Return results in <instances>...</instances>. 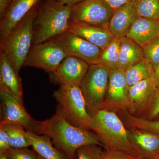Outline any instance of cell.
<instances>
[{
  "mask_svg": "<svg viewBox=\"0 0 159 159\" xmlns=\"http://www.w3.org/2000/svg\"><path fill=\"white\" fill-rule=\"evenodd\" d=\"M136 159H143V158H138Z\"/></svg>",
  "mask_w": 159,
  "mask_h": 159,
  "instance_id": "60d3db41",
  "label": "cell"
},
{
  "mask_svg": "<svg viewBox=\"0 0 159 159\" xmlns=\"http://www.w3.org/2000/svg\"><path fill=\"white\" fill-rule=\"evenodd\" d=\"M90 65L84 61L73 56H68L62 61L57 70L50 74L51 82L59 85H80Z\"/></svg>",
  "mask_w": 159,
  "mask_h": 159,
  "instance_id": "8fae6325",
  "label": "cell"
},
{
  "mask_svg": "<svg viewBox=\"0 0 159 159\" xmlns=\"http://www.w3.org/2000/svg\"><path fill=\"white\" fill-rule=\"evenodd\" d=\"M134 1L114 11L108 25L109 29L114 37L121 39L126 36L132 26L139 17Z\"/></svg>",
  "mask_w": 159,
  "mask_h": 159,
  "instance_id": "e0dca14e",
  "label": "cell"
},
{
  "mask_svg": "<svg viewBox=\"0 0 159 159\" xmlns=\"http://www.w3.org/2000/svg\"><path fill=\"white\" fill-rule=\"evenodd\" d=\"M53 97L57 102L56 112L73 125L89 130L92 116L80 85L60 84Z\"/></svg>",
  "mask_w": 159,
  "mask_h": 159,
  "instance_id": "5b68a950",
  "label": "cell"
},
{
  "mask_svg": "<svg viewBox=\"0 0 159 159\" xmlns=\"http://www.w3.org/2000/svg\"><path fill=\"white\" fill-rule=\"evenodd\" d=\"M68 56L56 43L49 40L31 46L23 66L42 69L50 74Z\"/></svg>",
  "mask_w": 159,
  "mask_h": 159,
  "instance_id": "ba28073f",
  "label": "cell"
},
{
  "mask_svg": "<svg viewBox=\"0 0 159 159\" xmlns=\"http://www.w3.org/2000/svg\"><path fill=\"white\" fill-rule=\"evenodd\" d=\"M153 79L157 88H159V65L154 70Z\"/></svg>",
  "mask_w": 159,
  "mask_h": 159,
  "instance_id": "d590c367",
  "label": "cell"
},
{
  "mask_svg": "<svg viewBox=\"0 0 159 159\" xmlns=\"http://www.w3.org/2000/svg\"><path fill=\"white\" fill-rule=\"evenodd\" d=\"M68 31L104 50L115 38L108 27L70 21Z\"/></svg>",
  "mask_w": 159,
  "mask_h": 159,
  "instance_id": "4fadbf2b",
  "label": "cell"
},
{
  "mask_svg": "<svg viewBox=\"0 0 159 159\" xmlns=\"http://www.w3.org/2000/svg\"><path fill=\"white\" fill-rule=\"evenodd\" d=\"M37 159H44L43 158V157H42L40 156L38 154V157Z\"/></svg>",
  "mask_w": 159,
  "mask_h": 159,
  "instance_id": "f35d334b",
  "label": "cell"
},
{
  "mask_svg": "<svg viewBox=\"0 0 159 159\" xmlns=\"http://www.w3.org/2000/svg\"><path fill=\"white\" fill-rule=\"evenodd\" d=\"M105 148L92 144L83 146L77 150V159H102Z\"/></svg>",
  "mask_w": 159,
  "mask_h": 159,
  "instance_id": "83f0119b",
  "label": "cell"
},
{
  "mask_svg": "<svg viewBox=\"0 0 159 159\" xmlns=\"http://www.w3.org/2000/svg\"><path fill=\"white\" fill-rule=\"evenodd\" d=\"M42 0H12L2 19L0 20V42L6 39L15 26Z\"/></svg>",
  "mask_w": 159,
  "mask_h": 159,
  "instance_id": "5bb4252c",
  "label": "cell"
},
{
  "mask_svg": "<svg viewBox=\"0 0 159 159\" xmlns=\"http://www.w3.org/2000/svg\"><path fill=\"white\" fill-rule=\"evenodd\" d=\"M1 121L18 124L26 131L38 133L39 122L34 120L23 105V101L3 87L0 86Z\"/></svg>",
  "mask_w": 159,
  "mask_h": 159,
  "instance_id": "52a82bcc",
  "label": "cell"
},
{
  "mask_svg": "<svg viewBox=\"0 0 159 159\" xmlns=\"http://www.w3.org/2000/svg\"><path fill=\"white\" fill-rule=\"evenodd\" d=\"M12 0H0V20L2 19L11 5Z\"/></svg>",
  "mask_w": 159,
  "mask_h": 159,
  "instance_id": "836d02e7",
  "label": "cell"
},
{
  "mask_svg": "<svg viewBox=\"0 0 159 159\" xmlns=\"http://www.w3.org/2000/svg\"><path fill=\"white\" fill-rule=\"evenodd\" d=\"M114 12L102 0H82L71 6L70 21L108 27Z\"/></svg>",
  "mask_w": 159,
  "mask_h": 159,
  "instance_id": "9c48e42d",
  "label": "cell"
},
{
  "mask_svg": "<svg viewBox=\"0 0 159 159\" xmlns=\"http://www.w3.org/2000/svg\"><path fill=\"white\" fill-rule=\"evenodd\" d=\"M10 159H37L38 154L27 148H9L5 154Z\"/></svg>",
  "mask_w": 159,
  "mask_h": 159,
  "instance_id": "f1b7e54d",
  "label": "cell"
},
{
  "mask_svg": "<svg viewBox=\"0 0 159 159\" xmlns=\"http://www.w3.org/2000/svg\"><path fill=\"white\" fill-rule=\"evenodd\" d=\"M141 47L159 36V20L139 17L126 35Z\"/></svg>",
  "mask_w": 159,
  "mask_h": 159,
  "instance_id": "ac0fdd59",
  "label": "cell"
},
{
  "mask_svg": "<svg viewBox=\"0 0 159 159\" xmlns=\"http://www.w3.org/2000/svg\"><path fill=\"white\" fill-rule=\"evenodd\" d=\"M39 124L38 134L50 137L54 146L70 159H74L78 149L85 145L95 144L105 148L97 134L73 125L57 112Z\"/></svg>",
  "mask_w": 159,
  "mask_h": 159,
  "instance_id": "6da1fadb",
  "label": "cell"
},
{
  "mask_svg": "<svg viewBox=\"0 0 159 159\" xmlns=\"http://www.w3.org/2000/svg\"><path fill=\"white\" fill-rule=\"evenodd\" d=\"M120 42V39L114 38L108 46L102 50L97 64L104 66L110 71L118 70Z\"/></svg>",
  "mask_w": 159,
  "mask_h": 159,
  "instance_id": "cb8c5ba5",
  "label": "cell"
},
{
  "mask_svg": "<svg viewBox=\"0 0 159 159\" xmlns=\"http://www.w3.org/2000/svg\"><path fill=\"white\" fill-rule=\"evenodd\" d=\"M128 89L124 73L118 70L110 71L107 93L102 108L127 109Z\"/></svg>",
  "mask_w": 159,
  "mask_h": 159,
  "instance_id": "7c38bea8",
  "label": "cell"
},
{
  "mask_svg": "<svg viewBox=\"0 0 159 159\" xmlns=\"http://www.w3.org/2000/svg\"><path fill=\"white\" fill-rule=\"evenodd\" d=\"M0 128L8 134L11 148H28L31 146L27 131L20 125L11 122L1 121Z\"/></svg>",
  "mask_w": 159,
  "mask_h": 159,
  "instance_id": "7402d4cb",
  "label": "cell"
},
{
  "mask_svg": "<svg viewBox=\"0 0 159 159\" xmlns=\"http://www.w3.org/2000/svg\"><path fill=\"white\" fill-rule=\"evenodd\" d=\"M124 73L129 88L142 80L153 77L154 71L149 62L144 58Z\"/></svg>",
  "mask_w": 159,
  "mask_h": 159,
  "instance_id": "603a6c76",
  "label": "cell"
},
{
  "mask_svg": "<svg viewBox=\"0 0 159 159\" xmlns=\"http://www.w3.org/2000/svg\"><path fill=\"white\" fill-rule=\"evenodd\" d=\"M71 7L42 0L33 21L32 45L68 31Z\"/></svg>",
  "mask_w": 159,
  "mask_h": 159,
  "instance_id": "3957f363",
  "label": "cell"
},
{
  "mask_svg": "<svg viewBox=\"0 0 159 159\" xmlns=\"http://www.w3.org/2000/svg\"><path fill=\"white\" fill-rule=\"evenodd\" d=\"M153 120H159V116H158L157 117L156 119H153Z\"/></svg>",
  "mask_w": 159,
  "mask_h": 159,
  "instance_id": "ab89813d",
  "label": "cell"
},
{
  "mask_svg": "<svg viewBox=\"0 0 159 159\" xmlns=\"http://www.w3.org/2000/svg\"><path fill=\"white\" fill-rule=\"evenodd\" d=\"M109 74V70L102 65H90L80 85L91 116L102 108L107 93Z\"/></svg>",
  "mask_w": 159,
  "mask_h": 159,
  "instance_id": "8992f818",
  "label": "cell"
},
{
  "mask_svg": "<svg viewBox=\"0 0 159 159\" xmlns=\"http://www.w3.org/2000/svg\"><path fill=\"white\" fill-rule=\"evenodd\" d=\"M142 48L144 57L154 70L159 65V36L143 46Z\"/></svg>",
  "mask_w": 159,
  "mask_h": 159,
  "instance_id": "4316f807",
  "label": "cell"
},
{
  "mask_svg": "<svg viewBox=\"0 0 159 159\" xmlns=\"http://www.w3.org/2000/svg\"><path fill=\"white\" fill-rule=\"evenodd\" d=\"M114 11L134 0H102Z\"/></svg>",
  "mask_w": 159,
  "mask_h": 159,
  "instance_id": "d6a6232c",
  "label": "cell"
},
{
  "mask_svg": "<svg viewBox=\"0 0 159 159\" xmlns=\"http://www.w3.org/2000/svg\"><path fill=\"white\" fill-rule=\"evenodd\" d=\"M138 158L122 152L105 148L102 159H136Z\"/></svg>",
  "mask_w": 159,
  "mask_h": 159,
  "instance_id": "4dcf8cb0",
  "label": "cell"
},
{
  "mask_svg": "<svg viewBox=\"0 0 159 159\" xmlns=\"http://www.w3.org/2000/svg\"><path fill=\"white\" fill-rule=\"evenodd\" d=\"M50 40L56 43L68 56L80 58L90 65L98 63L102 51L97 46L68 31Z\"/></svg>",
  "mask_w": 159,
  "mask_h": 159,
  "instance_id": "30bf717a",
  "label": "cell"
},
{
  "mask_svg": "<svg viewBox=\"0 0 159 159\" xmlns=\"http://www.w3.org/2000/svg\"><path fill=\"white\" fill-rule=\"evenodd\" d=\"M124 113L126 122L132 128L147 131L159 135V120H148L142 117H136L128 111Z\"/></svg>",
  "mask_w": 159,
  "mask_h": 159,
  "instance_id": "484cf974",
  "label": "cell"
},
{
  "mask_svg": "<svg viewBox=\"0 0 159 159\" xmlns=\"http://www.w3.org/2000/svg\"><path fill=\"white\" fill-rule=\"evenodd\" d=\"M129 138L139 157L152 159L159 151V135L138 129L128 130Z\"/></svg>",
  "mask_w": 159,
  "mask_h": 159,
  "instance_id": "2e32d148",
  "label": "cell"
},
{
  "mask_svg": "<svg viewBox=\"0 0 159 159\" xmlns=\"http://www.w3.org/2000/svg\"><path fill=\"white\" fill-rule=\"evenodd\" d=\"M139 17L159 20V0H134Z\"/></svg>",
  "mask_w": 159,
  "mask_h": 159,
  "instance_id": "d4e9b609",
  "label": "cell"
},
{
  "mask_svg": "<svg viewBox=\"0 0 159 159\" xmlns=\"http://www.w3.org/2000/svg\"><path fill=\"white\" fill-rule=\"evenodd\" d=\"M157 88L152 77L142 80L128 89L127 109L133 115L147 107Z\"/></svg>",
  "mask_w": 159,
  "mask_h": 159,
  "instance_id": "9a60e30c",
  "label": "cell"
},
{
  "mask_svg": "<svg viewBox=\"0 0 159 159\" xmlns=\"http://www.w3.org/2000/svg\"><path fill=\"white\" fill-rule=\"evenodd\" d=\"M11 148L8 134L4 129L0 128V154H5Z\"/></svg>",
  "mask_w": 159,
  "mask_h": 159,
  "instance_id": "1f68e13d",
  "label": "cell"
},
{
  "mask_svg": "<svg viewBox=\"0 0 159 159\" xmlns=\"http://www.w3.org/2000/svg\"><path fill=\"white\" fill-rule=\"evenodd\" d=\"M151 159H159V151L156 155L153 157V158Z\"/></svg>",
  "mask_w": 159,
  "mask_h": 159,
  "instance_id": "74e56055",
  "label": "cell"
},
{
  "mask_svg": "<svg viewBox=\"0 0 159 159\" xmlns=\"http://www.w3.org/2000/svg\"><path fill=\"white\" fill-rule=\"evenodd\" d=\"M0 159H10L5 154H0Z\"/></svg>",
  "mask_w": 159,
  "mask_h": 159,
  "instance_id": "8d00e7d4",
  "label": "cell"
},
{
  "mask_svg": "<svg viewBox=\"0 0 159 159\" xmlns=\"http://www.w3.org/2000/svg\"><path fill=\"white\" fill-rule=\"evenodd\" d=\"M120 40L118 70L124 73L145 57L142 47L133 40L127 36Z\"/></svg>",
  "mask_w": 159,
  "mask_h": 159,
  "instance_id": "ffe728a7",
  "label": "cell"
},
{
  "mask_svg": "<svg viewBox=\"0 0 159 159\" xmlns=\"http://www.w3.org/2000/svg\"><path fill=\"white\" fill-rule=\"evenodd\" d=\"M39 4L26 15L6 39L0 42V51L6 55L18 74L32 45L33 21Z\"/></svg>",
  "mask_w": 159,
  "mask_h": 159,
  "instance_id": "277c9868",
  "label": "cell"
},
{
  "mask_svg": "<svg viewBox=\"0 0 159 159\" xmlns=\"http://www.w3.org/2000/svg\"><path fill=\"white\" fill-rule=\"evenodd\" d=\"M91 116L90 129L98 136L105 148L140 158L131 143L128 130L115 112L101 108Z\"/></svg>",
  "mask_w": 159,
  "mask_h": 159,
  "instance_id": "7a4b0ae2",
  "label": "cell"
},
{
  "mask_svg": "<svg viewBox=\"0 0 159 159\" xmlns=\"http://www.w3.org/2000/svg\"><path fill=\"white\" fill-rule=\"evenodd\" d=\"M146 109L145 119L153 120L159 116V88L151 100Z\"/></svg>",
  "mask_w": 159,
  "mask_h": 159,
  "instance_id": "f546056e",
  "label": "cell"
},
{
  "mask_svg": "<svg viewBox=\"0 0 159 159\" xmlns=\"http://www.w3.org/2000/svg\"><path fill=\"white\" fill-rule=\"evenodd\" d=\"M31 146L44 159H70L62 151L56 148L48 136L37 134L27 131Z\"/></svg>",
  "mask_w": 159,
  "mask_h": 159,
  "instance_id": "44dd1931",
  "label": "cell"
},
{
  "mask_svg": "<svg viewBox=\"0 0 159 159\" xmlns=\"http://www.w3.org/2000/svg\"><path fill=\"white\" fill-rule=\"evenodd\" d=\"M49 1H52L54 2L58 3L64 6L71 7L77 3L81 2L82 0H49Z\"/></svg>",
  "mask_w": 159,
  "mask_h": 159,
  "instance_id": "e575fe53",
  "label": "cell"
},
{
  "mask_svg": "<svg viewBox=\"0 0 159 159\" xmlns=\"http://www.w3.org/2000/svg\"><path fill=\"white\" fill-rule=\"evenodd\" d=\"M0 86L9 90L16 97L23 100V86L18 73L0 51Z\"/></svg>",
  "mask_w": 159,
  "mask_h": 159,
  "instance_id": "d6986e66",
  "label": "cell"
}]
</instances>
